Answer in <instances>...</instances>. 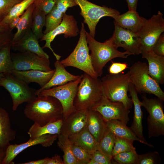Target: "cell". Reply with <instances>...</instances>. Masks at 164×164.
Instances as JSON below:
<instances>
[{"label": "cell", "mask_w": 164, "mask_h": 164, "mask_svg": "<svg viewBox=\"0 0 164 164\" xmlns=\"http://www.w3.org/2000/svg\"><path fill=\"white\" fill-rule=\"evenodd\" d=\"M27 103L24 110V115L40 126L63 118L62 105L53 97L37 96Z\"/></svg>", "instance_id": "1"}, {"label": "cell", "mask_w": 164, "mask_h": 164, "mask_svg": "<svg viewBox=\"0 0 164 164\" xmlns=\"http://www.w3.org/2000/svg\"><path fill=\"white\" fill-rule=\"evenodd\" d=\"M86 40L89 50L92 64L94 69L98 77L103 74V70L106 64L112 59L116 58H126L130 55V52L125 51H118L113 42L112 36L104 43L96 40L86 31Z\"/></svg>", "instance_id": "2"}, {"label": "cell", "mask_w": 164, "mask_h": 164, "mask_svg": "<svg viewBox=\"0 0 164 164\" xmlns=\"http://www.w3.org/2000/svg\"><path fill=\"white\" fill-rule=\"evenodd\" d=\"M104 96L101 80L84 73L78 85L73 105L76 110L91 109Z\"/></svg>", "instance_id": "3"}, {"label": "cell", "mask_w": 164, "mask_h": 164, "mask_svg": "<svg viewBox=\"0 0 164 164\" xmlns=\"http://www.w3.org/2000/svg\"><path fill=\"white\" fill-rule=\"evenodd\" d=\"M104 95L109 100L122 102L125 108L130 110L133 105L131 98L128 95L130 82L129 71L124 74H109L101 80Z\"/></svg>", "instance_id": "4"}, {"label": "cell", "mask_w": 164, "mask_h": 164, "mask_svg": "<svg viewBox=\"0 0 164 164\" xmlns=\"http://www.w3.org/2000/svg\"><path fill=\"white\" fill-rule=\"evenodd\" d=\"M86 31L84 23L82 22L80 37L76 46L67 57L60 61L65 67H74L94 78H97L98 77L94 69L89 53Z\"/></svg>", "instance_id": "5"}, {"label": "cell", "mask_w": 164, "mask_h": 164, "mask_svg": "<svg viewBox=\"0 0 164 164\" xmlns=\"http://www.w3.org/2000/svg\"><path fill=\"white\" fill-rule=\"evenodd\" d=\"M129 71L130 82L138 93L152 94L164 101V93L159 84L149 74L147 63L136 62L131 67Z\"/></svg>", "instance_id": "6"}, {"label": "cell", "mask_w": 164, "mask_h": 164, "mask_svg": "<svg viewBox=\"0 0 164 164\" xmlns=\"http://www.w3.org/2000/svg\"><path fill=\"white\" fill-rule=\"evenodd\" d=\"M0 86L4 87L9 93L14 111H16L20 105L27 103L37 96L36 90L11 73H0Z\"/></svg>", "instance_id": "7"}, {"label": "cell", "mask_w": 164, "mask_h": 164, "mask_svg": "<svg viewBox=\"0 0 164 164\" xmlns=\"http://www.w3.org/2000/svg\"><path fill=\"white\" fill-rule=\"evenodd\" d=\"M80 9V13L84 18V22L87 25L90 35L94 38L96 28L100 19L104 17L115 19L120 14L116 9L105 6H101L87 0H74Z\"/></svg>", "instance_id": "8"}, {"label": "cell", "mask_w": 164, "mask_h": 164, "mask_svg": "<svg viewBox=\"0 0 164 164\" xmlns=\"http://www.w3.org/2000/svg\"><path fill=\"white\" fill-rule=\"evenodd\" d=\"M141 105L149 113L147 118L148 137H158L164 135L163 101L158 98H148L142 95Z\"/></svg>", "instance_id": "9"}, {"label": "cell", "mask_w": 164, "mask_h": 164, "mask_svg": "<svg viewBox=\"0 0 164 164\" xmlns=\"http://www.w3.org/2000/svg\"><path fill=\"white\" fill-rule=\"evenodd\" d=\"M82 77L83 74L75 81L63 85L43 90L37 96H51L58 100L63 107L64 118L76 110L73 105L74 100Z\"/></svg>", "instance_id": "10"}, {"label": "cell", "mask_w": 164, "mask_h": 164, "mask_svg": "<svg viewBox=\"0 0 164 164\" xmlns=\"http://www.w3.org/2000/svg\"><path fill=\"white\" fill-rule=\"evenodd\" d=\"M142 18V25L137 33L141 39L142 51L152 50L164 31L163 14L159 11L157 14L148 19L143 17Z\"/></svg>", "instance_id": "11"}, {"label": "cell", "mask_w": 164, "mask_h": 164, "mask_svg": "<svg viewBox=\"0 0 164 164\" xmlns=\"http://www.w3.org/2000/svg\"><path fill=\"white\" fill-rule=\"evenodd\" d=\"M13 70L25 71L38 70L48 71L52 69L50 67L49 59L28 52L11 54Z\"/></svg>", "instance_id": "12"}, {"label": "cell", "mask_w": 164, "mask_h": 164, "mask_svg": "<svg viewBox=\"0 0 164 164\" xmlns=\"http://www.w3.org/2000/svg\"><path fill=\"white\" fill-rule=\"evenodd\" d=\"M79 33L77 22L73 16L67 15L66 13H63L61 23L52 31L44 34L41 39V41H46L45 44L42 48H49L52 52L56 60H60L61 56L56 54L54 51L51 46V42L55 37L59 34H63L64 37L67 38L76 37Z\"/></svg>", "instance_id": "13"}, {"label": "cell", "mask_w": 164, "mask_h": 164, "mask_svg": "<svg viewBox=\"0 0 164 164\" xmlns=\"http://www.w3.org/2000/svg\"><path fill=\"white\" fill-rule=\"evenodd\" d=\"M99 112L105 121L117 119L127 125L129 120V110L123 104L108 100L104 95L100 101L92 109Z\"/></svg>", "instance_id": "14"}, {"label": "cell", "mask_w": 164, "mask_h": 164, "mask_svg": "<svg viewBox=\"0 0 164 164\" xmlns=\"http://www.w3.org/2000/svg\"><path fill=\"white\" fill-rule=\"evenodd\" d=\"M114 30L112 35L113 42L118 48L121 47L133 55L141 54V39L137 33L124 29L114 22Z\"/></svg>", "instance_id": "15"}, {"label": "cell", "mask_w": 164, "mask_h": 164, "mask_svg": "<svg viewBox=\"0 0 164 164\" xmlns=\"http://www.w3.org/2000/svg\"><path fill=\"white\" fill-rule=\"evenodd\" d=\"M58 134H46L34 139L30 138L27 142L20 144H10L5 151L2 164H14L15 158L22 152L32 146L41 145L44 147L52 145L57 138Z\"/></svg>", "instance_id": "16"}, {"label": "cell", "mask_w": 164, "mask_h": 164, "mask_svg": "<svg viewBox=\"0 0 164 164\" xmlns=\"http://www.w3.org/2000/svg\"><path fill=\"white\" fill-rule=\"evenodd\" d=\"M88 110H76L62 119L60 132L68 137L80 131L86 126Z\"/></svg>", "instance_id": "17"}, {"label": "cell", "mask_w": 164, "mask_h": 164, "mask_svg": "<svg viewBox=\"0 0 164 164\" xmlns=\"http://www.w3.org/2000/svg\"><path fill=\"white\" fill-rule=\"evenodd\" d=\"M128 91L134 108L133 121L130 128L134 134L141 141L142 143L150 147H153V145L147 142L143 135L142 123L143 114L141 108V101L138 97V93L134 85L131 82L129 85Z\"/></svg>", "instance_id": "18"}, {"label": "cell", "mask_w": 164, "mask_h": 164, "mask_svg": "<svg viewBox=\"0 0 164 164\" xmlns=\"http://www.w3.org/2000/svg\"><path fill=\"white\" fill-rule=\"evenodd\" d=\"M142 58L148 61V73L159 84L164 83V56L156 54L151 50L142 51Z\"/></svg>", "instance_id": "19"}, {"label": "cell", "mask_w": 164, "mask_h": 164, "mask_svg": "<svg viewBox=\"0 0 164 164\" xmlns=\"http://www.w3.org/2000/svg\"><path fill=\"white\" fill-rule=\"evenodd\" d=\"M55 71V69L47 72L38 70L25 71L13 70L11 74L28 84L32 82L36 83L41 87L50 81Z\"/></svg>", "instance_id": "20"}, {"label": "cell", "mask_w": 164, "mask_h": 164, "mask_svg": "<svg viewBox=\"0 0 164 164\" xmlns=\"http://www.w3.org/2000/svg\"><path fill=\"white\" fill-rule=\"evenodd\" d=\"M38 40L31 29L20 40L12 44L11 48L15 51L30 52L49 59V56L39 46Z\"/></svg>", "instance_id": "21"}, {"label": "cell", "mask_w": 164, "mask_h": 164, "mask_svg": "<svg viewBox=\"0 0 164 164\" xmlns=\"http://www.w3.org/2000/svg\"><path fill=\"white\" fill-rule=\"evenodd\" d=\"M54 65L55 69L53 76L46 84L36 90V95L43 90L64 85L69 82L77 80L80 76V75H73L68 72L60 60H56Z\"/></svg>", "instance_id": "22"}, {"label": "cell", "mask_w": 164, "mask_h": 164, "mask_svg": "<svg viewBox=\"0 0 164 164\" xmlns=\"http://www.w3.org/2000/svg\"><path fill=\"white\" fill-rule=\"evenodd\" d=\"M86 127L96 141L99 142L107 129L106 121L101 114L92 109L88 110Z\"/></svg>", "instance_id": "23"}, {"label": "cell", "mask_w": 164, "mask_h": 164, "mask_svg": "<svg viewBox=\"0 0 164 164\" xmlns=\"http://www.w3.org/2000/svg\"><path fill=\"white\" fill-rule=\"evenodd\" d=\"M16 135L15 131L11 128L8 113L0 107V150L5 152Z\"/></svg>", "instance_id": "24"}, {"label": "cell", "mask_w": 164, "mask_h": 164, "mask_svg": "<svg viewBox=\"0 0 164 164\" xmlns=\"http://www.w3.org/2000/svg\"><path fill=\"white\" fill-rule=\"evenodd\" d=\"M68 138L73 144L81 147L91 154L99 150L98 142L86 126L79 132Z\"/></svg>", "instance_id": "25"}, {"label": "cell", "mask_w": 164, "mask_h": 164, "mask_svg": "<svg viewBox=\"0 0 164 164\" xmlns=\"http://www.w3.org/2000/svg\"><path fill=\"white\" fill-rule=\"evenodd\" d=\"M142 17L136 11L128 10L118 16L114 22L124 29L138 33L142 25Z\"/></svg>", "instance_id": "26"}, {"label": "cell", "mask_w": 164, "mask_h": 164, "mask_svg": "<svg viewBox=\"0 0 164 164\" xmlns=\"http://www.w3.org/2000/svg\"><path fill=\"white\" fill-rule=\"evenodd\" d=\"M62 124V119L40 126L34 123L27 133L30 138L34 139L46 134H59Z\"/></svg>", "instance_id": "27"}, {"label": "cell", "mask_w": 164, "mask_h": 164, "mask_svg": "<svg viewBox=\"0 0 164 164\" xmlns=\"http://www.w3.org/2000/svg\"><path fill=\"white\" fill-rule=\"evenodd\" d=\"M34 8L33 3L21 16L20 20L16 27L17 31L13 35L12 44L19 41L31 29L32 21V15Z\"/></svg>", "instance_id": "28"}, {"label": "cell", "mask_w": 164, "mask_h": 164, "mask_svg": "<svg viewBox=\"0 0 164 164\" xmlns=\"http://www.w3.org/2000/svg\"><path fill=\"white\" fill-rule=\"evenodd\" d=\"M107 128L116 136L136 141L142 143L141 141L136 136L130 127L117 119L111 120L106 122Z\"/></svg>", "instance_id": "29"}, {"label": "cell", "mask_w": 164, "mask_h": 164, "mask_svg": "<svg viewBox=\"0 0 164 164\" xmlns=\"http://www.w3.org/2000/svg\"><path fill=\"white\" fill-rule=\"evenodd\" d=\"M57 144L64 153V164H78L73 153L72 143L68 137L61 134L58 135Z\"/></svg>", "instance_id": "30"}, {"label": "cell", "mask_w": 164, "mask_h": 164, "mask_svg": "<svg viewBox=\"0 0 164 164\" xmlns=\"http://www.w3.org/2000/svg\"><path fill=\"white\" fill-rule=\"evenodd\" d=\"M12 43L0 50V73H11L13 70L11 53Z\"/></svg>", "instance_id": "31"}, {"label": "cell", "mask_w": 164, "mask_h": 164, "mask_svg": "<svg viewBox=\"0 0 164 164\" xmlns=\"http://www.w3.org/2000/svg\"><path fill=\"white\" fill-rule=\"evenodd\" d=\"M46 16L42 12L34 8L32 15L31 30L38 39H41L44 35L42 29L45 25Z\"/></svg>", "instance_id": "32"}, {"label": "cell", "mask_w": 164, "mask_h": 164, "mask_svg": "<svg viewBox=\"0 0 164 164\" xmlns=\"http://www.w3.org/2000/svg\"><path fill=\"white\" fill-rule=\"evenodd\" d=\"M35 0H23L11 9L1 22L9 24L14 19L21 16Z\"/></svg>", "instance_id": "33"}, {"label": "cell", "mask_w": 164, "mask_h": 164, "mask_svg": "<svg viewBox=\"0 0 164 164\" xmlns=\"http://www.w3.org/2000/svg\"><path fill=\"white\" fill-rule=\"evenodd\" d=\"M116 137L114 133L107 128L98 142L99 150L106 155L112 158V152Z\"/></svg>", "instance_id": "34"}, {"label": "cell", "mask_w": 164, "mask_h": 164, "mask_svg": "<svg viewBox=\"0 0 164 164\" xmlns=\"http://www.w3.org/2000/svg\"><path fill=\"white\" fill-rule=\"evenodd\" d=\"M63 14L55 5L51 11L46 16L45 25L46 29L43 32L44 34L52 31L61 23Z\"/></svg>", "instance_id": "35"}, {"label": "cell", "mask_w": 164, "mask_h": 164, "mask_svg": "<svg viewBox=\"0 0 164 164\" xmlns=\"http://www.w3.org/2000/svg\"><path fill=\"white\" fill-rule=\"evenodd\" d=\"M134 141L116 136L112 152V156L120 153L130 151H136L133 145Z\"/></svg>", "instance_id": "36"}, {"label": "cell", "mask_w": 164, "mask_h": 164, "mask_svg": "<svg viewBox=\"0 0 164 164\" xmlns=\"http://www.w3.org/2000/svg\"><path fill=\"white\" fill-rule=\"evenodd\" d=\"M138 154L136 151L121 152L112 156L117 164H138Z\"/></svg>", "instance_id": "37"}, {"label": "cell", "mask_w": 164, "mask_h": 164, "mask_svg": "<svg viewBox=\"0 0 164 164\" xmlns=\"http://www.w3.org/2000/svg\"><path fill=\"white\" fill-rule=\"evenodd\" d=\"M72 150L78 164H88L91 159V154L79 146L72 144Z\"/></svg>", "instance_id": "38"}, {"label": "cell", "mask_w": 164, "mask_h": 164, "mask_svg": "<svg viewBox=\"0 0 164 164\" xmlns=\"http://www.w3.org/2000/svg\"><path fill=\"white\" fill-rule=\"evenodd\" d=\"M138 164H158L161 163V158L156 151L149 152L138 155Z\"/></svg>", "instance_id": "39"}, {"label": "cell", "mask_w": 164, "mask_h": 164, "mask_svg": "<svg viewBox=\"0 0 164 164\" xmlns=\"http://www.w3.org/2000/svg\"><path fill=\"white\" fill-rule=\"evenodd\" d=\"M56 0H35L34 8L40 10L46 15L50 12L55 5Z\"/></svg>", "instance_id": "40"}, {"label": "cell", "mask_w": 164, "mask_h": 164, "mask_svg": "<svg viewBox=\"0 0 164 164\" xmlns=\"http://www.w3.org/2000/svg\"><path fill=\"white\" fill-rule=\"evenodd\" d=\"M23 0H0V22L8 14L12 8Z\"/></svg>", "instance_id": "41"}, {"label": "cell", "mask_w": 164, "mask_h": 164, "mask_svg": "<svg viewBox=\"0 0 164 164\" xmlns=\"http://www.w3.org/2000/svg\"><path fill=\"white\" fill-rule=\"evenodd\" d=\"M91 159L95 161L98 164H117L112 158L106 155L99 150L91 154Z\"/></svg>", "instance_id": "42"}, {"label": "cell", "mask_w": 164, "mask_h": 164, "mask_svg": "<svg viewBox=\"0 0 164 164\" xmlns=\"http://www.w3.org/2000/svg\"><path fill=\"white\" fill-rule=\"evenodd\" d=\"M77 5L74 0H56L55 4L58 10L63 13H65L69 8Z\"/></svg>", "instance_id": "43"}, {"label": "cell", "mask_w": 164, "mask_h": 164, "mask_svg": "<svg viewBox=\"0 0 164 164\" xmlns=\"http://www.w3.org/2000/svg\"><path fill=\"white\" fill-rule=\"evenodd\" d=\"M111 63L108 68L110 74H115L121 73L128 68V64L126 63L114 62L111 61Z\"/></svg>", "instance_id": "44"}, {"label": "cell", "mask_w": 164, "mask_h": 164, "mask_svg": "<svg viewBox=\"0 0 164 164\" xmlns=\"http://www.w3.org/2000/svg\"><path fill=\"white\" fill-rule=\"evenodd\" d=\"M12 30L0 32V50L7 44L12 43L13 35Z\"/></svg>", "instance_id": "45"}, {"label": "cell", "mask_w": 164, "mask_h": 164, "mask_svg": "<svg viewBox=\"0 0 164 164\" xmlns=\"http://www.w3.org/2000/svg\"><path fill=\"white\" fill-rule=\"evenodd\" d=\"M156 54L164 56V35L162 34L155 43L152 49Z\"/></svg>", "instance_id": "46"}, {"label": "cell", "mask_w": 164, "mask_h": 164, "mask_svg": "<svg viewBox=\"0 0 164 164\" xmlns=\"http://www.w3.org/2000/svg\"><path fill=\"white\" fill-rule=\"evenodd\" d=\"M46 164H64V163L60 156L55 154L51 158L48 157Z\"/></svg>", "instance_id": "47"}, {"label": "cell", "mask_w": 164, "mask_h": 164, "mask_svg": "<svg viewBox=\"0 0 164 164\" xmlns=\"http://www.w3.org/2000/svg\"><path fill=\"white\" fill-rule=\"evenodd\" d=\"M128 10L136 11L138 0H126Z\"/></svg>", "instance_id": "48"}, {"label": "cell", "mask_w": 164, "mask_h": 164, "mask_svg": "<svg viewBox=\"0 0 164 164\" xmlns=\"http://www.w3.org/2000/svg\"><path fill=\"white\" fill-rule=\"evenodd\" d=\"M48 157L43 159L36 160L32 161L26 162L21 164H46Z\"/></svg>", "instance_id": "49"}, {"label": "cell", "mask_w": 164, "mask_h": 164, "mask_svg": "<svg viewBox=\"0 0 164 164\" xmlns=\"http://www.w3.org/2000/svg\"><path fill=\"white\" fill-rule=\"evenodd\" d=\"M21 18V16L17 17L14 19L9 25L10 29L12 30L15 27H16Z\"/></svg>", "instance_id": "50"}, {"label": "cell", "mask_w": 164, "mask_h": 164, "mask_svg": "<svg viewBox=\"0 0 164 164\" xmlns=\"http://www.w3.org/2000/svg\"><path fill=\"white\" fill-rule=\"evenodd\" d=\"M10 29L9 25L2 22H0V32H6Z\"/></svg>", "instance_id": "51"}, {"label": "cell", "mask_w": 164, "mask_h": 164, "mask_svg": "<svg viewBox=\"0 0 164 164\" xmlns=\"http://www.w3.org/2000/svg\"><path fill=\"white\" fill-rule=\"evenodd\" d=\"M5 155V152L0 150V164H2Z\"/></svg>", "instance_id": "52"}, {"label": "cell", "mask_w": 164, "mask_h": 164, "mask_svg": "<svg viewBox=\"0 0 164 164\" xmlns=\"http://www.w3.org/2000/svg\"><path fill=\"white\" fill-rule=\"evenodd\" d=\"M88 164H98L95 161L91 159L88 163Z\"/></svg>", "instance_id": "53"}]
</instances>
